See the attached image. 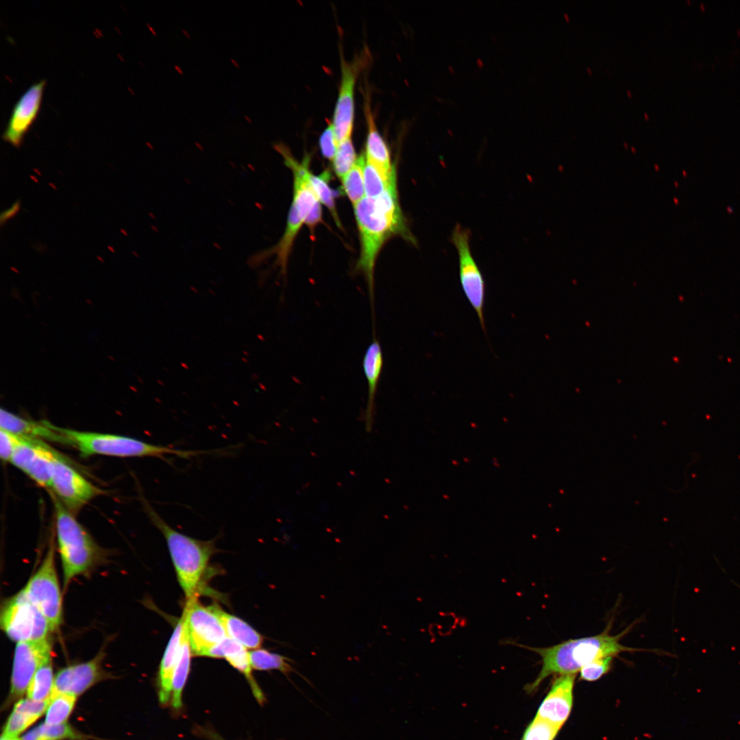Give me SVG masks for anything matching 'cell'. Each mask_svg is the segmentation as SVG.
Masks as SVG:
<instances>
[{
    "mask_svg": "<svg viewBox=\"0 0 740 740\" xmlns=\"http://www.w3.org/2000/svg\"><path fill=\"white\" fill-rule=\"evenodd\" d=\"M610 624L597 635L569 639L554 645L537 648L517 643L513 645L538 654L541 658L542 667L533 682L527 684L528 693L534 691L548 676L552 674H575L590 662L607 656H615L624 652L641 651L620 643L621 638L631 629L629 626L621 633L610 634Z\"/></svg>",
    "mask_w": 740,
    "mask_h": 740,
    "instance_id": "obj_1",
    "label": "cell"
},
{
    "mask_svg": "<svg viewBox=\"0 0 740 740\" xmlns=\"http://www.w3.org/2000/svg\"><path fill=\"white\" fill-rule=\"evenodd\" d=\"M142 501L147 516L166 540L186 600L197 599L210 560L217 551L215 540L201 541L177 531L144 498Z\"/></svg>",
    "mask_w": 740,
    "mask_h": 740,
    "instance_id": "obj_2",
    "label": "cell"
},
{
    "mask_svg": "<svg viewBox=\"0 0 740 740\" xmlns=\"http://www.w3.org/2000/svg\"><path fill=\"white\" fill-rule=\"evenodd\" d=\"M51 497L63 571V591L65 593L72 580L79 576L88 575L103 563L106 554L74 515L52 493Z\"/></svg>",
    "mask_w": 740,
    "mask_h": 740,
    "instance_id": "obj_3",
    "label": "cell"
},
{
    "mask_svg": "<svg viewBox=\"0 0 740 740\" xmlns=\"http://www.w3.org/2000/svg\"><path fill=\"white\" fill-rule=\"evenodd\" d=\"M83 456L104 455L116 457H157L167 461L165 456L173 454L182 458L213 453V451L183 450L157 445L134 438L97 432L78 431L56 427Z\"/></svg>",
    "mask_w": 740,
    "mask_h": 740,
    "instance_id": "obj_4",
    "label": "cell"
},
{
    "mask_svg": "<svg viewBox=\"0 0 740 740\" xmlns=\"http://www.w3.org/2000/svg\"><path fill=\"white\" fill-rule=\"evenodd\" d=\"M354 207L361 242V253L357 268L365 276L371 306L373 309L375 260L385 241L394 232L374 198L365 197Z\"/></svg>",
    "mask_w": 740,
    "mask_h": 740,
    "instance_id": "obj_5",
    "label": "cell"
},
{
    "mask_svg": "<svg viewBox=\"0 0 740 740\" xmlns=\"http://www.w3.org/2000/svg\"><path fill=\"white\" fill-rule=\"evenodd\" d=\"M21 590L47 619L53 633L58 631L62 623V597L53 539L38 570Z\"/></svg>",
    "mask_w": 740,
    "mask_h": 740,
    "instance_id": "obj_6",
    "label": "cell"
},
{
    "mask_svg": "<svg viewBox=\"0 0 740 740\" xmlns=\"http://www.w3.org/2000/svg\"><path fill=\"white\" fill-rule=\"evenodd\" d=\"M0 626L7 637L16 643L42 639L53 633L47 619L22 590L3 602Z\"/></svg>",
    "mask_w": 740,
    "mask_h": 740,
    "instance_id": "obj_7",
    "label": "cell"
},
{
    "mask_svg": "<svg viewBox=\"0 0 740 740\" xmlns=\"http://www.w3.org/2000/svg\"><path fill=\"white\" fill-rule=\"evenodd\" d=\"M51 493L73 514L103 491L71 467L55 450L51 456Z\"/></svg>",
    "mask_w": 740,
    "mask_h": 740,
    "instance_id": "obj_8",
    "label": "cell"
},
{
    "mask_svg": "<svg viewBox=\"0 0 740 740\" xmlns=\"http://www.w3.org/2000/svg\"><path fill=\"white\" fill-rule=\"evenodd\" d=\"M319 202L317 197L310 188L301 186L295 187L283 236L274 247L254 255L251 258L252 264H258L267 258L275 255V264L280 267L281 273L285 275L296 236L312 208Z\"/></svg>",
    "mask_w": 740,
    "mask_h": 740,
    "instance_id": "obj_9",
    "label": "cell"
},
{
    "mask_svg": "<svg viewBox=\"0 0 740 740\" xmlns=\"http://www.w3.org/2000/svg\"><path fill=\"white\" fill-rule=\"evenodd\" d=\"M471 232L460 225H456L451 236V242L457 250L459 262V276L463 291L475 310L482 330L486 334L484 319L485 283L483 275L476 262L470 249Z\"/></svg>",
    "mask_w": 740,
    "mask_h": 740,
    "instance_id": "obj_10",
    "label": "cell"
},
{
    "mask_svg": "<svg viewBox=\"0 0 740 740\" xmlns=\"http://www.w3.org/2000/svg\"><path fill=\"white\" fill-rule=\"evenodd\" d=\"M183 613L194 656H202L227 637L215 605L205 606L197 599L186 600Z\"/></svg>",
    "mask_w": 740,
    "mask_h": 740,
    "instance_id": "obj_11",
    "label": "cell"
},
{
    "mask_svg": "<svg viewBox=\"0 0 740 740\" xmlns=\"http://www.w3.org/2000/svg\"><path fill=\"white\" fill-rule=\"evenodd\" d=\"M51 637L18 642L14 654L10 698L16 700L27 690L38 669L52 658Z\"/></svg>",
    "mask_w": 740,
    "mask_h": 740,
    "instance_id": "obj_12",
    "label": "cell"
},
{
    "mask_svg": "<svg viewBox=\"0 0 740 740\" xmlns=\"http://www.w3.org/2000/svg\"><path fill=\"white\" fill-rule=\"evenodd\" d=\"M45 85V79L32 84L15 103L2 134L5 142L16 148L21 147L25 134L37 118Z\"/></svg>",
    "mask_w": 740,
    "mask_h": 740,
    "instance_id": "obj_13",
    "label": "cell"
},
{
    "mask_svg": "<svg viewBox=\"0 0 740 740\" xmlns=\"http://www.w3.org/2000/svg\"><path fill=\"white\" fill-rule=\"evenodd\" d=\"M53 451L41 440L20 436L10 463L39 486L50 489Z\"/></svg>",
    "mask_w": 740,
    "mask_h": 740,
    "instance_id": "obj_14",
    "label": "cell"
},
{
    "mask_svg": "<svg viewBox=\"0 0 740 740\" xmlns=\"http://www.w3.org/2000/svg\"><path fill=\"white\" fill-rule=\"evenodd\" d=\"M104 658L105 651L101 649L92 659L60 670L55 676L51 697L60 693L77 696L105 678L108 674L103 667Z\"/></svg>",
    "mask_w": 740,
    "mask_h": 740,
    "instance_id": "obj_15",
    "label": "cell"
},
{
    "mask_svg": "<svg viewBox=\"0 0 740 740\" xmlns=\"http://www.w3.org/2000/svg\"><path fill=\"white\" fill-rule=\"evenodd\" d=\"M341 79L332 122L338 144L351 138L354 118V89L359 71L358 60L341 61Z\"/></svg>",
    "mask_w": 740,
    "mask_h": 740,
    "instance_id": "obj_16",
    "label": "cell"
},
{
    "mask_svg": "<svg viewBox=\"0 0 740 740\" xmlns=\"http://www.w3.org/2000/svg\"><path fill=\"white\" fill-rule=\"evenodd\" d=\"M574 682L575 674L560 675L556 678L535 717L561 728L571 711Z\"/></svg>",
    "mask_w": 740,
    "mask_h": 740,
    "instance_id": "obj_17",
    "label": "cell"
},
{
    "mask_svg": "<svg viewBox=\"0 0 740 740\" xmlns=\"http://www.w3.org/2000/svg\"><path fill=\"white\" fill-rule=\"evenodd\" d=\"M0 428L24 438L69 445L67 439L49 422L29 421L3 408L0 410Z\"/></svg>",
    "mask_w": 740,
    "mask_h": 740,
    "instance_id": "obj_18",
    "label": "cell"
},
{
    "mask_svg": "<svg viewBox=\"0 0 740 740\" xmlns=\"http://www.w3.org/2000/svg\"><path fill=\"white\" fill-rule=\"evenodd\" d=\"M183 619L181 617L165 649L158 673V696L161 704L166 705L171 700L174 673L179 659Z\"/></svg>",
    "mask_w": 740,
    "mask_h": 740,
    "instance_id": "obj_19",
    "label": "cell"
},
{
    "mask_svg": "<svg viewBox=\"0 0 740 740\" xmlns=\"http://www.w3.org/2000/svg\"><path fill=\"white\" fill-rule=\"evenodd\" d=\"M383 366V356L379 341L374 339L368 346L362 360L364 373L367 380L368 397L365 411V428L367 432L373 423L374 401Z\"/></svg>",
    "mask_w": 740,
    "mask_h": 740,
    "instance_id": "obj_20",
    "label": "cell"
},
{
    "mask_svg": "<svg viewBox=\"0 0 740 740\" xmlns=\"http://www.w3.org/2000/svg\"><path fill=\"white\" fill-rule=\"evenodd\" d=\"M367 123L366 159L384 173L390 175L395 166L391 165L388 147L377 130L367 99L365 103Z\"/></svg>",
    "mask_w": 740,
    "mask_h": 740,
    "instance_id": "obj_21",
    "label": "cell"
},
{
    "mask_svg": "<svg viewBox=\"0 0 740 740\" xmlns=\"http://www.w3.org/2000/svg\"><path fill=\"white\" fill-rule=\"evenodd\" d=\"M228 637L236 641L245 648L258 649L262 644V635L243 619L229 614L215 605Z\"/></svg>",
    "mask_w": 740,
    "mask_h": 740,
    "instance_id": "obj_22",
    "label": "cell"
},
{
    "mask_svg": "<svg viewBox=\"0 0 740 740\" xmlns=\"http://www.w3.org/2000/svg\"><path fill=\"white\" fill-rule=\"evenodd\" d=\"M183 628L179 659L173 679L171 704L175 709L182 706V695L190 666L192 650L190 648L185 616L182 613Z\"/></svg>",
    "mask_w": 740,
    "mask_h": 740,
    "instance_id": "obj_23",
    "label": "cell"
},
{
    "mask_svg": "<svg viewBox=\"0 0 740 740\" xmlns=\"http://www.w3.org/2000/svg\"><path fill=\"white\" fill-rule=\"evenodd\" d=\"M52 658L43 663L36 671L27 688L29 698L43 701L49 700L54 683Z\"/></svg>",
    "mask_w": 740,
    "mask_h": 740,
    "instance_id": "obj_24",
    "label": "cell"
},
{
    "mask_svg": "<svg viewBox=\"0 0 740 740\" xmlns=\"http://www.w3.org/2000/svg\"><path fill=\"white\" fill-rule=\"evenodd\" d=\"M365 160L361 155L353 168L341 178L345 192L354 206L365 197L363 175Z\"/></svg>",
    "mask_w": 740,
    "mask_h": 740,
    "instance_id": "obj_25",
    "label": "cell"
},
{
    "mask_svg": "<svg viewBox=\"0 0 740 740\" xmlns=\"http://www.w3.org/2000/svg\"><path fill=\"white\" fill-rule=\"evenodd\" d=\"M395 172V167L390 175L386 174L366 159L363 167L365 197L377 198L381 195Z\"/></svg>",
    "mask_w": 740,
    "mask_h": 740,
    "instance_id": "obj_26",
    "label": "cell"
},
{
    "mask_svg": "<svg viewBox=\"0 0 740 740\" xmlns=\"http://www.w3.org/2000/svg\"><path fill=\"white\" fill-rule=\"evenodd\" d=\"M76 697L69 693H60L51 696L46 711L45 723L47 724L64 723L73 711Z\"/></svg>",
    "mask_w": 740,
    "mask_h": 740,
    "instance_id": "obj_27",
    "label": "cell"
},
{
    "mask_svg": "<svg viewBox=\"0 0 740 740\" xmlns=\"http://www.w3.org/2000/svg\"><path fill=\"white\" fill-rule=\"evenodd\" d=\"M249 655L252 669L263 671L277 669L285 674L292 670L288 658L266 650H253L249 652Z\"/></svg>",
    "mask_w": 740,
    "mask_h": 740,
    "instance_id": "obj_28",
    "label": "cell"
},
{
    "mask_svg": "<svg viewBox=\"0 0 740 740\" xmlns=\"http://www.w3.org/2000/svg\"><path fill=\"white\" fill-rule=\"evenodd\" d=\"M330 177V175L327 171H323L319 175L311 173L310 175V183L319 201L330 210L336 224L341 226L340 219L335 206L333 191L329 185Z\"/></svg>",
    "mask_w": 740,
    "mask_h": 740,
    "instance_id": "obj_29",
    "label": "cell"
},
{
    "mask_svg": "<svg viewBox=\"0 0 740 740\" xmlns=\"http://www.w3.org/2000/svg\"><path fill=\"white\" fill-rule=\"evenodd\" d=\"M357 160L352 138H349L340 142L333 159L336 174L342 178L353 168Z\"/></svg>",
    "mask_w": 740,
    "mask_h": 740,
    "instance_id": "obj_30",
    "label": "cell"
},
{
    "mask_svg": "<svg viewBox=\"0 0 740 740\" xmlns=\"http://www.w3.org/2000/svg\"><path fill=\"white\" fill-rule=\"evenodd\" d=\"M36 740L77 739L79 735L66 724H47L43 723L34 728Z\"/></svg>",
    "mask_w": 740,
    "mask_h": 740,
    "instance_id": "obj_31",
    "label": "cell"
},
{
    "mask_svg": "<svg viewBox=\"0 0 740 740\" xmlns=\"http://www.w3.org/2000/svg\"><path fill=\"white\" fill-rule=\"evenodd\" d=\"M560 728L534 717L526 728L521 740H554Z\"/></svg>",
    "mask_w": 740,
    "mask_h": 740,
    "instance_id": "obj_32",
    "label": "cell"
},
{
    "mask_svg": "<svg viewBox=\"0 0 740 740\" xmlns=\"http://www.w3.org/2000/svg\"><path fill=\"white\" fill-rule=\"evenodd\" d=\"M613 656H607L594 660L584 665L580 670V679L589 682L599 680L610 670Z\"/></svg>",
    "mask_w": 740,
    "mask_h": 740,
    "instance_id": "obj_33",
    "label": "cell"
},
{
    "mask_svg": "<svg viewBox=\"0 0 740 740\" xmlns=\"http://www.w3.org/2000/svg\"><path fill=\"white\" fill-rule=\"evenodd\" d=\"M36 719H38L25 713L13 711L6 722L3 734L17 736Z\"/></svg>",
    "mask_w": 740,
    "mask_h": 740,
    "instance_id": "obj_34",
    "label": "cell"
},
{
    "mask_svg": "<svg viewBox=\"0 0 740 740\" xmlns=\"http://www.w3.org/2000/svg\"><path fill=\"white\" fill-rule=\"evenodd\" d=\"M49 703V699L38 701L30 698L20 700L16 703L14 710L23 713L38 719L47 711Z\"/></svg>",
    "mask_w": 740,
    "mask_h": 740,
    "instance_id": "obj_35",
    "label": "cell"
},
{
    "mask_svg": "<svg viewBox=\"0 0 740 740\" xmlns=\"http://www.w3.org/2000/svg\"><path fill=\"white\" fill-rule=\"evenodd\" d=\"M319 146L322 155L325 158L333 160L337 150L338 142L332 123H329L322 132L319 138Z\"/></svg>",
    "mask_w": 740,
    "mask_h": 740,
    "instance_id": "obj_36",
    "label": "cell"
},
{
    "mask_svg": "<svg viewBox=\"0 0 740 740\" xmlns=\"http://www.w3.org/2000/svg\"><path fill=\"white\" fill-rule=\"evenodd\" d=\"M20 441V436L0 428V456L2 461L10 462Z\"/></svg>",
    "mask_w": 740,
    "mask_h": 740,
    "instance_id": "obj_37",
    "label": "cell"
},
{
    "mask_svg": "<svg viewBox=\"0 0 740 740\" xmlns=\"http://www.w3.org/2000/svg\"><path fill=\"white\" fill-rule=\"evenodd\" d=\"M321 220V208L320 206V202H319L314 206V207L312 208V210L308 214V217L306 219L305 223L311 230H313L314 227L320 222Z\"/></svg>",
    "mask_w": 740,
    "mask_h": 740,
    "instance_id": "obj_38",
    "label": "cell"
},
{
    "mask_svg": "<svg viewBox=\"0 0 740 740\" xmlns=\"http://www.w3.org/2000/svg\"><path fill=\"white\" fill-rule=\"evenodd\" d=\"M18 210H19V203H16V204H14L12 206V208H10L7 210H5L1 214V223H3V221L5 222L8 219H10L12 217H14L17 213Z\"/></svg>",
    "mask_w": 740,
    "mask_h": 740,
    "instance_id": "obj_39",
    "label": "cell"
},
{
    "mask_svg": "<svg viewBox=\"0 0 740 740\" xmlns=\"http://www.w3.org/2000/svg\"><path fill=\"white\" fill-rule=\"evenodd\" d=\"M206 735L212 740H225L221 737H219L217 734H215L212 732L207 731L206 732Z\"/></svg>",
    "mask_w": 740,
    "mask_h": 740,
    "instance_id": "obj_40",
    "label": "cell"
},
{
    "mask_svg": "<svg viewBox=\"0 0 740 740\" xmlns=\"http://www.w3.org/2000/svg\"><path fill=\"white\" fill-rule=\"evenodd\" d=\"M0 740H21V739H18L16 736H12V735L3 734L1 735V737Z\"/></svg>",
    "mask_w": 740,
    "mask_h": 740,
    "instance_id": "obj_41",
    "label": "cell"
},
{
    "mask_svg": "<svg viewBox=\"0 0 740 740\" xmlns=\"http://www.w3.org/2000/svg\"><path fill=\"white\" fill-rule=\"evenodd\" d=\"M565 16L566 19L568 21L569 20L568 16H567V15L566 14H565Z\"/></svg>",
    "mask_w": 740,
    "mask_h": 740,
    "instance_id": "obj_42",
    "label": "cell"
},
{
    "mask_svg": "<svg viewBox=\"0 0 740 740\" xmlns=\"http://www.w3.org/2000/svg\"><path fill=\"white\" fill-rule=\"evenodd\" d=\"M627 92H628L629 96H631V93H630V92L629 90H628Z\"/></svg>",
    "mask_w": 740,
    "mask_h": 740,
    "instance_id": "obj_43",
    "label": "cell"
},
{
    "mask_svg": "<svg viewBox=\"0 0 740 740\" xmlns=\"http://www.w3.org/2000/svg\"><path fill=\"white\" fill-rule=\"evenodd\" d=\"M645 116L648 119V116L646 113L644 114Z\"/></svg>",
    "mask_w": 740,
    "mask_h": 740,
    "instance_id": "obj_44",
    "label": "cell"
},
{
    "mask_svg": "<svg viewBox=\"0 0 740 740\" xmlns=\"http://www.w3.org/2000/svg\"><path fill=\"white\" fill-rule=\"evenodd\" d=\"M587 69L588 70V71H589V72L590 73H591V71H590V69H589V68H587Z\"/></svg>",
    "mask_w": 740,
    "mask_h": 740,
    "instance_id": "obj_45",
    "label": "cell"
}]
</instances>
